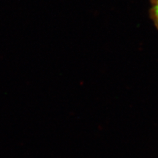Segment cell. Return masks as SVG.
I'll use <instances>...</instances> for the list:
<instances>
[{
  "instance_id": "1",
  "label": "cell",
  "mask_w": 158,
  "mask_h": 158,
  "mask_svg": "<svg viewBox=\"0 0 158 158\" xmlns=\"http://www.w3.org/2000/svg\"><path fill=\"white\" fill-rule=\"evenodd\" d=\"M151 17L154 23L158 29V0H152V7L150 10Z\"/></svg>"
}]
</instances>
